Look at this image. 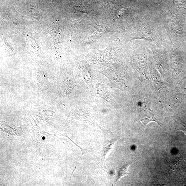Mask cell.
Instances as JSON below:
<instances>
[{"label": "cell", "instance_id": "3957f363", "mask_svg": "<svg viewBox=\"0 0 186 186\" xmlns=\"http://www.w3.org/2000/svg\"><path fill=\"white\" fill-rule=\"evenodd\" d=\"M174 120L175 123L176 129L184 132L186 135V124L182 121L178 114L174 115Z\"/></svg>", "mask_w": 186, "mask_h": 186}, {"label": "cell", "instance_id": "277c9868", "mask_svg": "<svg viewBox=\"0 0 186 186\" xmlns=\"http://www.w3.org/2000/svg\"><path fill=\"white\" fill-rule=\"evenodd\" d=\"M129 166V164H126L118 169L117 181L120 180L124 176L127 175L129 173L128 171V169Z\"/></svg>", "mask_w": 186, "mask_h": 186}, {"label": "cell", "instance_id": "6da1fadb", "mask_svg": "<svg viewBox=\"0 0 186 186\" xmlns=\"http://www.w3.org/2000/svg\"><path fill=\"white\" fill-rule=\"evenodd\" d=\"M139 118L145 126L151 122H155L160 126L162 125L155 117L153 111L146 102H142L141 105Z\"/></svg>", "mask_w": 186, "mask_h": 186}, {"label": "cell", "instance_id": "7a4b0ae2", "mask_svg": "<svg viewBox=\"0 0 186 186\" xmlns=\"http://www.w3.org/2000/svg\"><path fill=\"white\" fill-rule=\"evenodd\" d=\"M118 139V138L114 139L111 141H108L105 142L101 155L102 160L105 164V160L106 156L111 151L115 142Z\"/></svg>", "mask_w": 186, "mask_h": 186}]
</instances>
